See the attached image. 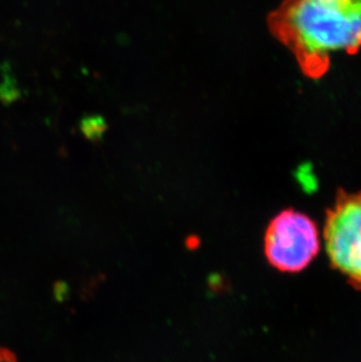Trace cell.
Returning a JSON list of instances; mask_svg holds the SVG:
<instances>
[{
	"instance_id": "7a4b0ae2",
	"label": "cell",
	"mask_w": 361,
	"mask_h": 362,
	"mask_svg": "<svg viewBox=\"0 0 361 362\" xmlns=\"http://www.w3.org/2000/svg\"><path fill=\"white\" fill-rule=\"evenodd\" d=\"M324 240L332 267L361 290V192H338L326 212Z\"/></svg>"
},
{
	"instance_id": "3957f363",
	"label": "cell",
	"mask_w": 361,
	"mask_h": 362,
	"mask_svg": "<svg viewBox=\"0 0 361 362\" xmlns=\"http://www.w3.org/2000/svg\"><path fill=\"white\" fill-rule=\"evenodd\" d=\"M321 249L316 223L303 212L287 209L270 222L264 238L266 259L276 270H305Z\"/></svg>"
},
{
	"instance_id": "277c9868",
	"label": "cell",
	"mask_w": 361,
	"mask_h": 362,
	"mask_svg": "<svg viewBox=\"0 0 361 362\" xmlns=\"http://www.w3.org/2000/svg\"><path fill=\"white\" fill-rule=\"evenodd\" d=\"M0 362H18L16 356L8 349L0 347Z\"/></svg>"
},
{
	"instance_id": "6da1fadb",
	"label": "cell",
	"mask_w": 361,
	"mask_h": 362,
	"mask_svg": "<svg viewBox=\"0 0 361 362\" xmlns=\"http://www.w3.org/2000/svg\"><path fill=\"white\" fill-rule=\"evenodd\" d=\"M269 28L311 78H321L339 53L361 48V0H284Z\"/></svg>"
}]
</instances>
